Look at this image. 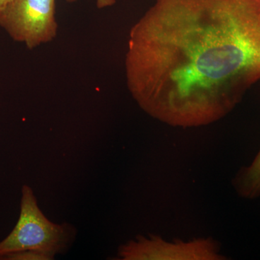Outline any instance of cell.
<instances>
[{"mask_svg":"<svg viewBox=\"0 0 260 260\" xmlns=\"http://www.w3.org/2000/svg\"><path fill=\"white\" fill-rule=\"evenodd\" d=\"M121 260H225L220 254V244L213 238H200L189 242H169L160 236H137L119 247Z\"/></svg>","mask_w":260,"mask_h":260,"instance_id":"4","label":"cell"},{"mask_svg":"<svg viewBox=\"0 0 260 260\" xmlns=\"http://www.w3.org/2000/svg\"><path fill=\"white\" fill-rule=\"evenodd\" d=\"M124 68L153 119L213 124L260 80V0H155L130 29Z\"/></svg>","mask_w":260,"mask_h":260,"instance_id":"1","label":"cell"},{"mask_svg":"<svg viewBox=\"0 0 260 260\" xmlns=\"http://www.w3.org/2000/svg\"><path fill=\"white\" fill-rule=\"evenodd\" d=\"M11 1L12 0H0V13Z\"/></svg>","mask_w":260,"mask_h":260,"instance_id":"8","label":"cell"},{"mask_svg":"<svg viewBox=\"0 0 260 260\" xmlns=\"http://www.w3.org/2000/svg\"><path fill=\"white\" fill-rule=\"evenodd\" d=\"M68 3H74L76 0H66ZM116 0H97V7L99 8H107V7L112 6L115 4Z\"/></svg>","mask_w":260,"mask_h":260,"instance_id":"7","label":"cell"},{"mask_svg":"<svg viewBox=\"0 0 260 260\" xmlns=\"http://www.w3.org/2000/svg\"><path fill=\"white\" fill-rule=\"evenodd\" d=\"M49 254L34 250H24L1 256L0 260H54Z\"/></svg>","mask_w":260,"mask_h":260,"instance_id":"6","label":"cell"},{"mask_svg":"<svg viewBox=\"0 0 260 260\" xmlns=\"http://www.w3.org/2000/svg\"><path fill=\"white\" fill-rule=\"evenodd\" d=\"M0 26L28 49L56 37L55 0H12L0 13Z\"/></svg>","mask_w":260,"mask_h":260,"instance_id":"3","label":"cell"},{"mask_svg":"<svg viewBox=\"0 0 260 260\" xmlns=\"http://www.w3.org/2000/svg\"><path fill=\"white\" fill-rule=\"evenodd\" d=\"M232 185L237 194L244 199L254 200L260 197V149L249 166L239 169L233 179Z\"/></svg>","mask_w":260,"mask_h":260,"instance_id":"5","label":"cell"},{"mask_svg":"<svg viewBox=\"0 0 260 260\" xmlns=\"http://www.w3.org/2000/svg\"><path fill=\"white\" fill-rule=\"evenodd\" d=\"M78 235L76 228L70 223L50 221L38 205L30 186L21 189L20 215L9 235L0 242V257L24 250H34L55 258L70 250Z\"/></svg>","mask_w":260,"mask_h":260,"instance_id":"2","label":"cell"}]
</instances>
